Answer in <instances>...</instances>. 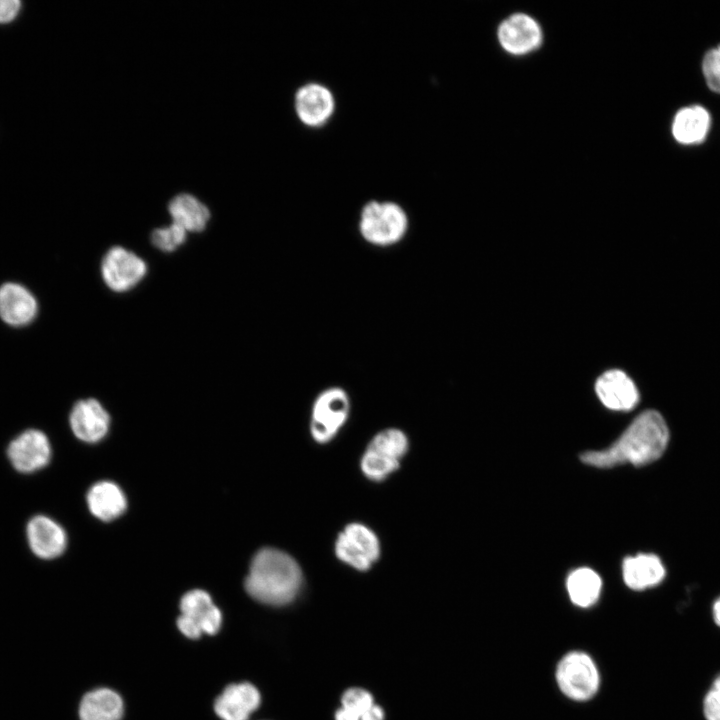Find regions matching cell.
<instances>
[{
	"label": "cell",
	"instance_id": "4fadbf2b",
	"mask_svg": "<svg viewBox=\"0 0 720 720\" xmlns=\"http://www.w3.org/2000/svg\"><path fill=\"white\" fill-rule=\"evenodd\" d=\"M69 423L73 434L79 440L96 443L106 436L110 417L97 400L84 399L73 406Z\"/></svg>",
	"mask_w": 720,
	"mask_h": 720
},
{
	"label": "cell",
	"instance_id": "e0dca14e",
	"mask_svg": "<svg viewBox=\"0 0 720 720\" xmlns=\"http://www.w3.org/2000/svg\"><path fill=\"white\" fill-rule=\"evenodd\" d=\"M38 312L34 295L24 286L8 282L0 287V317L11 326L30 323Z\"/></svg>",
	"mask_w": 720,
	"mask_h": 720
},
{
	"label": "cell",
	"instance_id": "5b68a950",
	"mask_svg": "<svg viewBox=\"0 0 720 720\" xmlns=\"http://www.w3.org/2000/svg\"><path fill=\"white\" fill-rule=\"evenodd\" d=\"M351 410L348 393L341 387L322 390L314 399L309 430L318 444L331 442L346 424Z\"/></svg>",
	"mask_w": 720,
	"mask_h": 720
},
{
	"label": "cell",
	"instance_id": "f546056e",
	"mask_svg": "<svg viewBox=\"0 0 720 720\" xmlns=\"http://www.w3.org/2000/svg\"><path fill=\"white\" fill-rule=\"evenodd\" d=\"M336 720H360V718L354 713L341 707L336 712Z\"/></svg>",
	"mask_w": 720,
	"mask_h": 720
},
{
	"label": "cell",
	"instance_id": "4dcf8cb0",
	"mask_svg": "<svg viewBox=\"0 0 720 720\" xmlns=\"http://www.w3.org/2000/svg\"><path fill=\"white\" fill-rule=\"evenodd\" d=\"M712 612L715 623L720 626V597L713 603Z\"/></svg>",
	"mask_w": 720,
	"mask_h": 720
},
{
	"label": "cell",
	"instance_id": "d4e9b609",
	"mask_svg": "<svg viewBox=\"0 0 720 720\" xmlns=\"http://www.w3.org/2000/svg\"><path fill=\"white\" fill-rule=\"evenodd\" d=\"M373 704L371 694L361 688L348 689L342 696V708L354 713L360 719Z\"/></svg>",
	"mask_w": 720,
	"mask_h": 720
},
{
	"label": "cell",
	"instance_id": "277c9868",
	"mask_svg": "<svg viewBox=\"0 0 720 720\" xmlns=\"http://www.w3.org/2000/svg\"><path fill=\"white\" fill-rule=\"evenodd\" d=\"M409 449V439L398 428H386L369 441L360 460L364 476L375 482L383 481L396 472Z\"/></svg>",
	"mask_w": 720,
	"mask_h": 720
},
{
	"label": "cell",
	"instance_id": "44dd1931",
	"mask_svg": "<svg viewBox=\"0 0 720 720\" xmlns=\"http://www.w3.org/2000/svg\"><path fill=\"white\" fill-rule=\"evenodd\" d=\"M710 127V115L705 108L693 105L682 108L674 117L672 133L682 144L702 142Z\"/></svg>",
	"mask_w": 720,
	"mask_h": 720
},
{
	"label": "cell",
	"instance_id": "484cf974",
	"mask_svg": "<svg viewBox=\"0 0 720 720\" xmlns=\"http://www.w3.org/2000/svg\"><path fill=\"white\" fill-rule=\"evenodd\" d=\"M702 70L708 87L720 93V45L705 54Z\"/></svg>",
	"mask_w": 720,
	"mask_h": 720
},
{
	"label": "cell",
	"instance_id": "9a60e30c",
	"mask_svg": "<svg viewBox=\"0 0 720 720\" xmlns=\"http://www.w3.org/2000/svg\"><path fill=\"white\" fill-rule=\"evenodd\" d=\"M595 390L603 405L611 410L628 411L639 401L636 385L626 373L618 369L603 373L596 381Z\"/></svg>",
	"mask_w": 720,
	"mask_h": 720
},
{
	"label": "cell",
	"instance_id": "8992f818",
	"mask_svg": "<svg viewBox=\"0 0 720 720\" xmlns=\"http://www.w3.org/2000/svg\"><path fill=\"white\" fill-rule=\"evenodd\" d=\"M334 552L336 557L347 566L360 571H368L379 560L381 545L376 533L368 526L352 522L339 532Z\"/></svg>",
	"mask_w": 720,
	"mask_h": 720
},
{
	"label": "cell",
	"instance_id": "2e32d148",
	"mask_svg": "<svg viewBox=\"0 0 720 720\" xmlns=\"http://www.w3.org/2000/svg\"><path fill=\"white\" fill-rule=\"evenodd\" d=\"M257 688L247 682L230 684L217 697L214 710L222 720H248L260 705Z\"/></svg>",
	"mask_w": 720,
	"mask_h": 720
},
{
	"label": "cell",
	"instance_id": "7402d4cb",
	"mask_svg": "<svg viewBox=\"0 0 720 720\" xmlns=\"http://www.w3.org/2000/svg\"><path fill=\"white\" fill-rule=\"evenodd\" d=\"M169 213L173 223L186 231L200 232L205 229L210 218L208 208L190 194H179L169 203Z\"/></svg>",
	"mask_w": 720,
	"mask_h": 720
},
{
	"label": "cell",
	"instance_id": "7a4b0ae2",
	"mask_svg": "<svg viewBox=\"0 0 720 720\" xmlns=\"http://www.w3.org/2000/svg\"><path fill=\"white\" fill-rule=\"evenodd\" d=\"M303 572L288 553L272 547L260 549L253 557L245 589L255 600L272 606L290 603L299 593Z\"/></svg>",
	"mask_w": 720,
	"mask_h": 720
},
{
	"label": "cell",
	"instance_id": "52a82bcc",
	"mask_svg": "<svg viewBox=\"0 0 720 720\" xmlns=\"http://www.w3.org/2000/svg\"><path fill=\"white\" fill-rule=\"evenodd\" d=\"M556 682L568 698L586 701L598 691L600 677L591 657L575 651L565 655L558 663Z\"/></svg>",
	"mask_w": 720,
	"mask_h": 720
},
{
	"label": "cell",
	"instance_id": "4316f807",
	"mask_svg": "<svg viewBox=\"0 0 720 720\" xmlns=\"http://www.w3.org/2000/svg\"><path fill=\"white\" fill-rule=\"evenodd\" d=\"M704 715L707 720H720V675L715 679L706 694Z\"/></svg>",
	"mask_w": 720,
	"mask_h": 720
},
{
	"label": "cell",
	"instance_id": "30bf717a",
	"mask_svg": "<svg viewBox=\"0 0 720 720\" xmlns=\"http://www.w3.org/2000/svg\"><path fill=\"white\" fill-rule=\"evenodd\" d=\"M52 455L47 435L37 429H28L16 436L8 445L7 456L15 470L34 473L48 465Z\"/></svg>",
	"mask_w": 720,
	"mask_h": 720
},
{
	"label": "cell",
	"instance_id": "d6986e66",
	"mask_svg": "<svg viewBox=\"0 0 720 720\" xmlns=\"http://www.w3.org/2000/svg\"><path fill=\"white\" fill-rule=\"evenodd\" d=\"M87 504L90 512L103 521L118 518L127 508L125 494L111 481L95 483L87 493Z\"/></svg>",
	"mask_w": 720,
	"mask_h": 720
},
{
	"label": "cell",
	"instance_id": "cb8c5ba5",
	"mask_svg": "<svg viewBox=\"0 0 720 720\" xmlns=\"http://www.w3.org/2000/svg\"><path fill=\"white\" fill-rule=\"evenodd\" d=\"M187 231L181 226L172 223L165 228H159L152 232V244L164 252H172L182 245L186 239Z\"/></svg>",
	"mask_w": 720,
	"mask_h": 720
},
{
	"label": "cell",
	"instance_id": "603a6c76",
	"mask_svg": "<svg viewBox=\"0 0 720 720\" xmlns=\"http://www.w3.org/2000/svg\"><path fill=\"white\" fill-rule=\"evenodd\" d=\"M570 600L579 607H589L599 598L602 582L600 576L589 568L574 570L567 578Z\"/></svg>",
	"mask_w": 720,
	"mask_h": 720
},
{
	"label": "cell",
	"instance_id": "7c38bea8",
	"mask_svg": "<svg viewBox=\"0 0 720 720\" xmlns=\"http://www.w3.org/2000/svg\"><path fill=\"white\" fill-rule=\"evenodd\" d=\"M334 108L333 94L319 83L305 84L295 94L296 114L306 126L324 125L333 114Z\"/></svg>",
	"mask_w": 720,
	"mask_h": 720
},
{
	"label": "cell",
	"instance_id": "ac0fdd59",
	"mask_svg": "<svg viewBox=\"0 0 720 720\" xmlns=\"http://www.w3.org/2000/svg\"><path fill=\"white\" fill-rule=\"evenodd\" d=\"M623 580L633 590H644L658 585L666 571L661 559L654 554H638L623 561Z\"/></svg>",
	"mask_w": 720,
	"mask_h": 720
},
{
	"label": "cell",
	"instance_id": "ba28073f",
	"mask_svg": "<svg viewBox=\"0 0 720 720\" xmlns=\"http://www.w3.org/2000/svg\"><path fill=\"white\" fill-rule=\"evenodd\" d=\"M180 611L177 626L188 638H199L202 633L212 635L221 627V611L206 591L196 589L184 594L180 601Z\"/></svg>",
	"mask_w": 720,
	"mask_h": 720
},
{
	"label": "cell",
	"instance_id": "8fae6325",
	"mask_svg": "<svg viewBox=\"0 0 720 720\" xmlns=\"http://www.w3.org/2000/svg\"><path fill=\"white\" fill-rule=\"evenodd\" d=\"M26 537L33 554L44 560L59 557L67 546L63 527L45 515H36L28 521Z\"/></svg>",
	"mask_w": 720,
	"mask_h": 720
},
{
	"label": "cell",
	"instance_id": "3957f363",
	"mask_svg": "<svg viewBox=\"0 0 720 720\" xmlns=\"http://www.w3.org/2000/svg\"><path fill=\"white\" fill-rule=\"evenodd\" d=\"M359 233L368 244L387 248L400 243L409 228L406 211L392 201L372 200L360 212Z\"/></svg>",
	"mask_w": 720,
	"mask_h": 720
},
{
	"label": "cell",
	"instance_id": "9c48e42d",
	"mask_svg": "<svg viewBox=\"0 0 720 720\" xmlns=\"http://www.w3.org/2000/svg\"><path fill=\"white\" fill-rule=\"evenodd\" d=\"M147 266L136 254L123 247H112L101 263L106 285L115 292H125L136 286L145 276Z\"/></svg>",
	"mask_w": 720,
	"mask_h": 720
},
{
	"label": "cell",
	"instance_id": "5bb4252c",
	"mask_svg": "<svg viewBox=\"0 0 720 720\" xmlns=\"http://www.w3.org/2000/svg\"><path fill=\"white\" fill-rule=\"evenodd\" d=\"M502 47L511 54H526L536 49L542 41L538 23L525 14H515L504 20L498 30Z\"/></svg>",
	"mask_w": 720,
	"mask_h": 720
},
{
	"label": "cell",
	"instance_id": "ffe728a7",
	"mask_svg": "<svg viewBox=\"0 0 720 720\" xmlns=\"http://www.w3.org/2000/svg\"><path fill=\"white\" fill-rule=\"evenodd\" d=\"M124 704L121 696L109 688L86 693L80 703V720H121Z\"/></svg>",
	"mask_w": 720,
	"mask_h": 720
},
{
	"label": "cell",
	"instance_id": "6da1fadb",
	"mask_svg": "<svg viewBox=\"0 0 720 720\" xmlns=\"http://www.w3.org/2000/svg\"><path fill=\"white\" fill-rule=\"evenodd\" d=\"M668 441L669 429L662 415L655 410H647L638 415L611 446L604 450L586 451L580 459L598 468L622 464L642 466L660 458Z\"/></svg>",
	"mask_w": 720,
	"mask_h": 720
},
{
	"label": "cell",
	"instance_id": "f1b7e54d",
	"mask_svg": "<svg viewBox=\"0 0 720 720\" xmlns=\"http://www.w3.org/2000/svg\"><path fill=\"white\" fill-rule=\"evenodd\" d=\"M360 720H384V712L376 704H373L361 717Z\"/></svg>",
	"mask_w": 720,
	"mask_h": 720
},
{
	"label": "cell",
	"instance_id": "83f0119b",
	"mask_svg": "<svg viewBox=\"0 0 720 720\" xmlns=\"http://www.w3.org/2000/svg\"><path fill=\"white\" fill-rule=\"evenodd\" d=\"M22 3L19 0H0V24L14 21L21 11Z\"/></svg>",
	"mask_w": 720,
	"mask_h": 720
}]
</instances>
